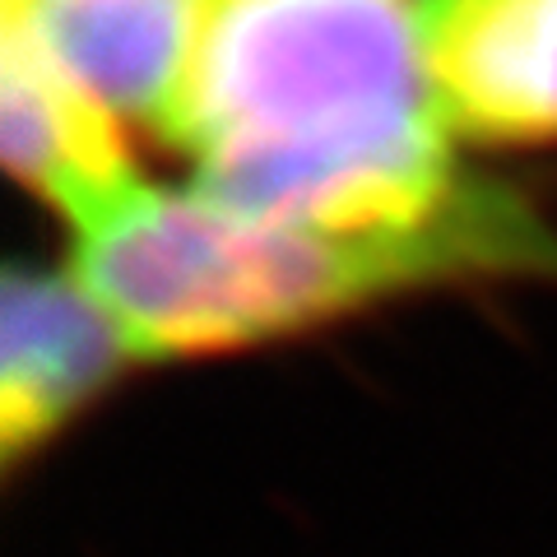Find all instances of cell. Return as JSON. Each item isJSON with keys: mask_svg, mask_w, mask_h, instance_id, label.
<instances>
[{"mask_svg": "<svg viewBox=\"0 0 557 557\" xmlns=\"http://www.w3.org/2000/svg\"><path fill=\"white\" fill-rule=\"evenodd\" d=\"M5 391H0V442L14 456L47 437L70 409H79L131 354L116 321L89 288L61 278H5Z\"/></svg>", "mask_w": 557, "mask_h": 557, "instance_id": "8992f818", "label": "cell"}, {"mask_svg": "<svg viewBox=\"0 0 557 557\" xmlns=\"http://www.w3.org/2000/svg\"><path fill=\"white\" fill-rule=\"evenodd\" d=\"M437 112L413 0H205L163 135L196 159Z\"/></svg>", "mask_w": 557, "mask_h": 557, "instance_id": "7a4b0ae2", "label": "cell"}, {"mask_svg": "<svg viewBox=\"0 0 557 557\" xmlns=\"http://www.w3.org/2000/svg\"><path fill=\"white\" fill-rule=\"evenodd\" d=\"M205 0H5L14 20L112 116L168 126Z\"/></svg>", "mask_w": 557, "mask_h": 557, "instance_id": "277c9868", "label": "cell"}, {"mask_svg": "<svg viewBox=\"0 0 557 557\" xmlns=\"http://www.w3.org/2000/svg\"><path fill=\"white\" fill-rule=\"evenodd\" d=\"M0 121L14 177L38 186L75 223H89L139 186L116 135V116L89 89H79L14 20H5Z\"/></svg>", "mask_w": 557, "mask_h": 557, "instance_id": "5b68a950", "label": "cell"}, {"mask_svg": "<svg viewBox=\"0 0 557 557\" xmlns=\"http://www.w3.org/2000/svg\"><path fill=\"white\" fill-rule=\"evenodd\" d=\"M423 61L446 131L557 135V0H423Z\"/></svg>", "mask_w": 557, "mask_h": 557, "instance_id": "3957f363", "label": "cell"}, {"mask_svg": "<svg viewBox=\"0 0 557 557\" xmlns=\"http://www.w3.org/2000/svg\"><path fill=\"white\" fill-rule=\"evenodd\" d=\"M557 270V247L511 200L474 190L409 237H325L265 223L186 190L131 186L79 223V288L116 321L135 358L256 344L339 317L376 293L460 270Z\"/></svg>", "mask_w": 557, "mask_h": 557, "instance_id": "6da1fadb", "label": "cell"}]
</instances>
